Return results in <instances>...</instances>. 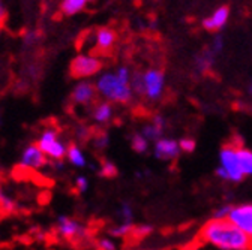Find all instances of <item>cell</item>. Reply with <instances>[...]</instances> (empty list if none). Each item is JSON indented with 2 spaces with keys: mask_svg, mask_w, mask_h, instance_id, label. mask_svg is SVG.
I'll use <instances>...</instances> for the list:
<instances>
[{
  "mask_svg": "<svg viewBox=\"0 0 252 250\" xmlns=\"http://www.w3.org/2000/svg\"><path fill=\"white\" fill-rule=\"evenodd\" d=\"M132 72L128 66H119L114 72L99 74L94 87L104 101L111 104H128L132 99L134 90L131 85Z\"/></svg>",
  "mask_w": 252,
  "mask_h": 250,
  "instance_id": "obj_2",
  "label": "cell"
},
{
  "mask_svg": "<svg viewBox=\"0 0 252 250\" xmlns=\"http://www.w3.org/2000/svg\"><path fill=\"white\" fill-rule=\"evenodd\" d=\"M3 194V189H2V183H0V195Z\"/></svg>",
  "mask_w": 252,
  "mask_h": 250,
  "instance_id": "obj_34",
  "label": "cell"
},
{
  "mask_svg": "<svg viewBox=\"0 0 252 250\" xmlns=\"http://www.w3.org/2000/svg\"><path fill=\"white\" fill-rule=\"evenodd\" d=\"M228 221L240 228L252 240V202L233 204Z\"/></svg>",
  "mask_w": 252,
  "mask_h": 250,
  "instance_id": "obj_6",
  "label": "cell"
},
{
  "mask_svg": "<svg viewBox=\"0 0 252 250\" xmlns=\"http://www.w3.org/2000/svg\"><path fill=\"white\" fill-rule=\"evenodd\" d=\"M216 56L222 51V48H224V39H222V36L220 35H216L215 38H213V41H212V44H210V47H209Z\"/></svg>",
  "mask_w": 252,
  "mask_h": 250,
  "instance_id": "obj_31",
  "label": "cell"
},
{
  "mask_svg": "<svg viewBox=\"0 0 252 250\" xmlns=\"http://www.w3.org/2000/svg\"><path fill=\"white\" fill-rule=\"evenodd\" d=\"M237 154L245 177H252V150L243 145H237Z\"/></svg>",
  "mask_w": 252,
  "mask_h": 250,
  "instance_id": "obj_17",
  "label": "cell"
},
{
  "mask_svg": "<svg viewBox=\"0 0 252 250\" xmlns=\"http://www.w3.org/2000/svg\"><path fill=\"white\" fill-rule=\"evenodd\" d=\"M179 144H180V150H182L183 153H192V151H195V148H197L195 139L188 138V137L179 139Z\"/></svg>",
  "mask_w": 252,
  "mask_h": 250,
  "instance_id": "obj_26",
  "label": "cell"
},
{
  "mask_svg": "<svg viewBox=\"0 0 252 250\" xmlns=\"http://www.w3.org/2000/svg\"><path fill=\"white\" fill-rule=\"evenodd\" d=\"M132 90L150 102L159 101L165 90V75L161 69L150 68L144 72L132 74Z\"/></svg>",
  "mask_w": 252,
  "mask_h": 250,
  "instance_id": "obj_3",
  "label": "cell"
},
{
  "mask_svg": "<svg viewBox=\"0 0 252 250\" xmlns=\"http://www.w3.org/2000/svg\"><path fill=\"white\" fill-rule=\"evenodd\" d=\"M117 35L113 28L110 27H101L96 30L94 33V47H96L98 51H110L114 44H116Z\"/></svg>",
  "mask_w": 252,
  "mask_h": 250,
  "instance_id": "obj_13",
  "label": "cell"
},
{
  "mask_svg": "<svg viewBox=\"0 0 252 250\" xmlns=\"http://www.w3.org/2000/svg\"><path fill=\"white\" fill-rule=\"evenodd\" d=\"M108 142H110V138L105 132H101L98 134L96 137H94V148H98V150H104L108 147Z\"/></svg>",
  "mask_w": 252,
  "mask_h": 250,
  "instance_id": "obj_28",
  "label": "cell"
},
{
  "mask_svg": "<svg viewBox=\"0 0 252 250\" xmlns=\"http://www.w3.org/2000/svg\"><path fill=\"white\" fill-rule=\"evenodd\" d=\"M59 139V134H57V131L56 129H51V128H48V129H45V131H42V134H41V137H39V139H38V147L45 153L47 150H48V147L51 145V144H54L56 141Z\"/></svg>",
  "mask_w": 252,
  "mask_h": 250,
  "instance_id": "obj_19",
  "label": "cell"
},
{
  "mask_svg": "<svg viewBox=\"0 0 252 250\" xmlns=\"http://www.w3.org/2000/svg\"><path fill=\"white\" fill-rule=\"evenodd\" d=\"M132 231H134V223H119L110 229V235L113 238H123L126 235H129Z\"/></svg>",
  "mask_w": 252,
  "mask_h": 250,
  "instance_id": "obj_22",
  "label": "cell"
},
{
  "mask_svg": "<svg viewBox=\"0 0 252 250\" xmlns=\"http://www.w3.org/2000/svg\"><path fill=\"white\" fill-rule=\"evenodd\" d=\"M57 231L63 238L68 240V241H77V240L86 238V228L78 221L71 219L68 216H59Z\"/></svg>",
  "mask_w": 252,
  "mask_h": 250,
  "instance_id": "obj_8",
  "label": "cell"
},
{
  "mask_svg": "<svg viewBox=\"0 0 252 250\" xmlns=\"http://www.w3.org/2000/svg\"><path fill=\"white\" fill-rule=\"evenodd\" d=\"M48 164V158L45 153L38 147V144H30L24 148L21 154V165L32 168V169H41Z\"/></svg>",
  "mask_w": 252,
  "mask_h": 250,
  "instance_id": "obj_9",
  "label": "cell"
},
{
  "mask_svg": "<svg viewBox=\"0 0 252 250\" xmlns=\"http://www.w3.org/2000/svg\"><path fill=\"white\" fill-rule=\"evenodd\" d=\"M231 207H233V204H222V205L216 207L215 211H213V217L212 219H228Z\"/></svg>",
  "mask_w": 252,
  "mask_h": 250,
  "instance_id": "obj_24",
  "label": "cell"
},
{
  "mask_svg": "<svg viewBox=\"0 0 252 250\" xmlns=\"http://www.w3.org/2000/svg\"><path fill=\"white\" fill-rule=\"evenodd\" d=\"M6 18H8V11H6L5 5L2 3V0H0V26H3Z\"/></svg>",
  "mask_w": 252,
  "mask_h": 250,
  "instance_id": "obj_32",
  "label": "cell"
},
{
  "mask_svg": "<svg viewBox=\"0 0 252 250\" xmlns=\"http://www.w3.org/2000/svg\"><path fill=\"white\" fill-rule=\"evenodd\" d=\"M131 147L135 153L138 154H144L149 151L150 148V141L140 132V134H134L131 138Z\"/></svg>",
  "mask_w": 252,
  "mask_h": 250,
  "instance_id": "obj_20",
  "label": "cell"
},
{
  "mask_svg": "<svg viewBox=\"0 0 252 250\" xmlns=\"http://www.w3.org/2000/svg\"><path fill=\"white\" fill-rule=\"evenodd\" d=\"M246 91H248V96H251V98H252V78H251V80H249V83H248Z\"/></svg>",
  "mask_w": 252,
  "mask_h": 250,
  "instance_id": "obj_33",
  "label": "cell"
},
{
  "mask_svg": "<svg viewBox=\"0 0 252 250\" xmlns=\"http://www.w3.org/2000/svg\"><path fill=\"white\" fill-rule=\"evenodd\" d=\"M230 18V8L228 6H219L216 8L207 18L203 20V27L207 32L218 33L220 28H224Z\"/></svg>",
  "mask_w": 252,
  "mask_h": 250,
  "instance_id": "obj_11",
  "label": "cell"
},
{
  "mask_svg": "<svg viewBox=\"0 0 252 250\" xmlns=\"http://www.w3.org/2000/svg\"><path fill=\"white\" fill-rule=\"evenodd\" d=\"M119 221L120 223H132V219H134V208L131 204L128 202H123L120 204V208H119Z\"/></svg>",
  "mask_w": 252,
  "mask_h": 250,
  "instance_id": "obj_21",
  "label": "cell"
},
{
  "mask_svg": "<svg viewBox=\"0 0 252 250\" xmlns=\"http://www.w3.org/2000/svg\"><path fill=\"white\" fill-rule=\"evenodd\" d=\"M38 41H39V33L36 30H27L23 36V42L26 47H33V45H36Z\"/></svg>",
  "mask_w": 252,
  "mask_h": 250,
  "instance_id": "obj_25",
  "label": "cell"
},
{
  "mask_svg": "<svg viewBox=\"0 0 252 250\" xmlns=\"http://www.w3.org/2000/svg\"><path fill=\"white\" fill-rule=\"evenodd\" d=\"M102 69V61L98 56L93 54H78L71 61V77L77 80H89L98 75Z\"/></svg>",
  "mask_w": 252,
  "mask_h": 250,
  "instance_id": "obj_5",
  "label": "cell"
},
{
  "mask_svg": "<svg viewBox=\"0 0 252 250\" xmlns=\"http://www.w3.org/2000/svg\"><path fill=\"white\" fill-rule=\"evenodd\" d=\"M86 2L89 3V2H94V0H86Z\"/></svg>",
  "mask_w": 252,
  "mask_h": 250,
  "instance_id": "obj_36",
  "label": "cell"
},
{
  "mask_svg": "<svg viewBox=\"0 0 252 250\" xmlns=\"http://www.w3.org/2000/svg\"><path fill=\"white\" fill-rule=\"evenodd\" d=\"M113 117H114V108L111 102L102 101V102H98L96 105H93L92 118L98 124H107L113 120Z\"/></svg>",
  "mask_w": 252,
  "mask_h": 250,
  "instance_id": "obj_14",
  "label": "cell"
},
{
  "mask_svg": "<svg viewBox=\"0 0 252 250\" xmlns=\"http://www.w3.org/2000/svg\"><path fill=\"white\" fill-rule=\"evenodd\" d=\"M87 189H89V180L84 175L77 177V180H75V191L78 194H86Z\"/></svg>",
  "mask_w": 252,
  "mask_h": 250,
  "instance_id": "obj_30",
  "label": "cell"
},
{
  "mask_svg": "<svg viewBox=\"0 0 252 250\" xmlns=\"http://www.w3.org/2000/svg\"><path fill=\"white\" fill-rule=\"evenodd\" d=\"M101 174H102L104 177H116V175H117V168H116V165H114V164H111V162L105 161V162L102 164Z\"/></svg>",
  "mask_w": 252,
  "mask_h": 250,
  "instance_id": "obj_29",
  "label": "cell"
},
{
  "mask_svg": "<svg viewBox=\"0 0 252 250\" xmlns=\"http://www.w3.org/2000/svg\"><path fill=\"white\" fill-rule=\"evenodd\" d=\"M215 175L220 181L230 183H242L246 178L240 167L236 144H227L219 150V167L216 168Z\"/></svg>",
  "mask_w": 252,
  "mask_h": 250,
  "instance_id": "obj_4",
  "label": "cell"
},
{
  "mask_svg": "<svg viewBox=\"0 0 252 250\" xmlns=\"http://www.w3.org/2000/svg\"><path fill=\"white\" fill-rule=\"evenodd\" d=\"M165 128H167V121L162 115H155L149 123H146L143 129H141V134L150 141V142H155L156 139H159L164 137V132H165Z\"/></svg>",
  "mask_w": 252,
  "mask_h": 250,
  "instance_id": "obj_12",
  "label": "cell"
},
{
  "mask_svg": "<svg viewBox=\"0 0 252 250\" xmlns=\"http://www.w3.org/2000/svg\"><path fill=\"white\" fill-rule=\"evenodd\" d=\"M0 208H2L3 211H8V213L14 211V210H15V202H14V199L9 198V196L5 195V194H2V195H0Z\"/></svg>",
  "mask_w": 252,
  "mask_h": 250,
  "instance_id": "obj_27",
  "label": "cell"
},
{
  "mask_svg": "<svg viewBox=\"0 0 252 250\" xmlns=\"http://www.w3.org/2000/svg\"><path fill=\"white\" fill-rule=\"evenodd\" d=\"M86 5H87L86 0H62L60 11L63 15L72 17V15H77L78 12H81L86 8Z\"/></svg>",
  "mask_w": 252,
  "mask_h": 250,
  "instance_id": "obj_18",
  "label": "cell"
},
{
  "mask_svg": "<svg viewBox=\"0 0 252 250\" xmlns=\"http://www.w3.org/2000/svg\"><path fill=\"white\" fill-rule=\"evenodd\" d=\"M94 249L96 250H117V244L113 237H101L94 241Z\"/></svg>",
  "mask_w": 252,
  "mask_h": 250,
  "instance_id": "obj_23",
  "label": "cell"
},
{
  "mask_svg": "<svg viewBox=\"0 0 252 250\" xmlns=\"http://www.w3.org/2000/svg\"><path fill=\"white\" fill-rule=\"evenodd\" d=\"M98 91L94 87V83H90L89 80H81L72 90L71 93V99L77 105H90L93 104L94 98H96Z\"/></svg>",
  "mask_w": 252,
  "mask_h": 250,
  "instance_id": "obj_10",
  "label": "cell"
},
{
  "mask_svg": "<svg viewBox=\"0 0 252 250\" xmlns=\"http://www.w3.org/2000/svg\"><path fill=\"white\" fill-rule=\"evenodd\" d=\"M0 36H2V26H0Z\"/></svg>",
  "mask_w": 252,
  "mask_h": 250,
  "instance_id": "obj_35",
  "label": "cell"
},
{
  "mask_svg": "<svg viewBox=\"0 0 252 250\" xmlns=\"http://www.w3.org/2000/svg\"><path fill=\"white\" fill-rule=\"evenodd\" d=\"M204 244L216 250H252V240L228 219H210L201 231Z\"/></svg>",
  "mask_w": 252,
  "mask_h": 250,
  "instance_id": "obj_1",
  "label": "cell"
},
{
  "mask_svg": "<svg viewBox=\"0 0 252 250\" xmlns=\"http://www.w3.org/2000/svg\"><path fill=\"white\" fill-rule=\"evenodd\" d=\"M66 158H68L69 164L74 165V167H77V168H84L87 165V161H86V156H84L83 150L75 142H71L68 145Z\"/></svg>",
  "mask_w": 252,
  "mask_h": 250,
  "instance_id": "obj_16",
  "label": "cell"
},
{
  "mask_svg": "<svg viewBox=\"0 0 252 250\" xmlns=\"http://www.w3.org/2000/svg\"><path fill=\"white\" fill-rule=\"evenodd\" d=\"M215 58H216V54L210 50V48H206L203 50L197 57H195V69L201 74H207L213 69L215 66Z\"/></svg>",
  "mask_w": 252,
  "mask_h": 250,
  "instance_id": "obj_15",
  "label": "cell"
},
{
  "mask_svg": "<svg viewBox=\"0 0 252 250\" xmlns=\"http://www.w3.org/2000/svg\"><path fill=\"white\" fill-rule=\"evenodd\" d=\"M152 151H153L155 158L162 162L176 161V159H179V156L182 153L179 141L174 138H168V137H162L159 139H156L153 142Z\"/></svg>",
  "mask_w": 252,
  "mask_h": 250,
  "instance_id": "obj_7",
  "label": "cell"
}]
</instances>
